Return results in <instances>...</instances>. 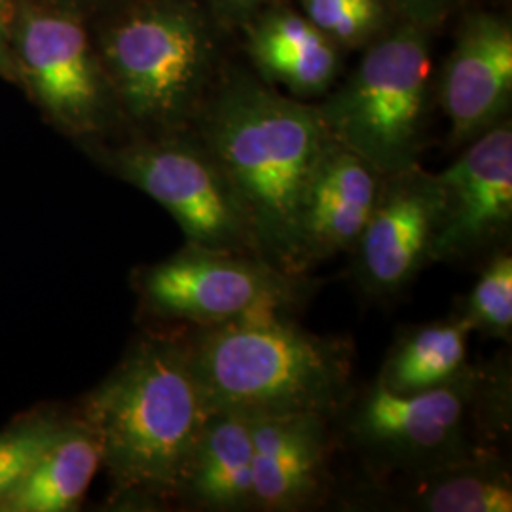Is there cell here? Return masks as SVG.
I'll return each instance as SVG.
<instances>
[{"instance_id":"cell-12","label":"cell","mask_w":512,"mask_h":512,"mask_svg":"<svg viewBox=\"0 0 512 512\" xmlns=\"http://www.w3.org/2000/svg\"><path fill=\"white\" fill-rule=\"evenodd\" d=\"M19 63L33 92L57 122L73 129L95 126L101 80L84 29L61 14H27L18 37Z\"/></svg>"},{"instance_id":"cell-23","label":"cell","mask_w":512,"mask_h":512,"mask_svg":"<svg viewBox=\"0 0 512 512\" xmlns=\"http://www.w3.org/2000/svg\"><path fill=\"white\" fill-rule=\"evenodd\" d=\"M463 0H391L406 23L429 29L448 18Z\"/></svg>"},{"instance_id":"cell-4","label":"cell","mask_w":512,"mask_h":512,"mask_svg":"<svg viewBox=\"0 0 512 512\" xmlns=\"http://www.w3.org/2000/svg\"><path fill=\"white\" fill-rule=\"evenodd\" d=\"M497 382L484 370L463 366L452 380L412 395L372 385L349 408V439L370 465L384 473L412 476L475 459L492 458L486 446L494 414H503Z\"/></svg>"},{"instance_id":"cell-24","label":"cell","mask_w":512,"mask_h":512,"mask_svg":"<svg viewBox=\"0 0 512 512\" xmlns=\"http://www.w3.org/2000/svg\"><path fill=\"white\" fill-rule=\"evenodd\" d=\"M274 0H213L215 8L222 16L230 19L247 18L262 10V6Z\"/></svg>"},{"instance_id":"cell-14","label":"cell","mask_w":512,"mask_h":512,"mask_svg":"<svg viewBox=\"0 0 512 512\" xmlns=\"http://www.w3.org/2000/svg\"><path fill=\"white\" fill-rule=\"evenodd\" d=\"M382 181L384 177L359 156L330 141L304 207L302 234L310 266L355 247Z\"/></svg>"},{"instance_id":"cell-7","label":"cell","mask_w":512,"mask_h":512,"mask_svg":"<svg viewBox=\"0 0 512 512\" xmlns=\"http://www.w3.org/2000/svg\"><path fill=\"white\" fill-rule=\"evenodd\" d=\"M148 308L169 319L209 327L260 311H289L300 279L256 256L190 245L141 275Z\"/></svg>"},{"instance_id":"cell-21","label":"cell","mask_w":512,"mask_h":512,"mask_svg":"<svg viewBox=\"0 0 512 512\" xmlns=\"http://www.w3.org/2000/svg\"><path fill=\"white\" fill-rule=\"evenodd\" d=\"M67 423L54 416H33L0 433V503L59 439Z\"/></svg>"},{"instance_id":"cell-20","label":"cell","mask_w":512,"mask_h":512,"mask_svg":"<svg viewBox=\"0 0 512 512\" xmlns=\"http://www.w3.org/2000/svg\"><path fill=\"white\" fill-rule=\"evenodd\" d=\"M461 317L490 338L509 340L512 332V258L497 253L478 277Z\"/></svg>"},{"instance_id":"cell-18","label":"cell","mask_w":512,"mask_h":512,"mask_svg":"<svg viewBox=\"0 0 512 512\" xmlns=\"http://www.w3.org/2000/svg\"><path fill=\"white\" fill-rule=\"evenodd\" d=\"M404 478L401 505L408 511H512L511 476L497 456Z\"/></svg>"},{"instance_id":"cell-9","label":"cell","mask_w":512,"mask_h":512,"mask_svg":"<svg viewBox=\"0 0 512 512\" xmlns=\"http://www.w3.org/2000/svg\"><path fill=\"white\" fill-rule=\"evenodd\" d=\"M440 220L431 262H454L505 238L512 222V129L499 122L433 175Z\"/></svg>"},{"instance_id":"cell-17","label":"cell","mask_w":512,"mask_h":512,"mask_svg":"<svg viewBox=\"0 0 512 512\" xmlns=\"http://www.w3.org/2000/svg\"><path fill=\"white\" fill-rule=\"evenodd\" d=\"M101 467V448L86 421L67 423L18 486L4 497V512L73 511Z\"/></svg>"},{"instance_id":"cell-5","label":"cell","mask_w":512,"mask_h":512,"mask_svg":"<svg viewBox=\"0 0 512 512\" xmlns=\"http://www.w3.org/2000/svg\"><path fill=\"white\" fill-rule=\"evenodd\" d=\"M425 29L404 23L319 107L330 139L382 177L418 165L431 76Z\"/></svg>"},{"instance_id":"cell-16","label":"cell","mask_w":512,"mask_h":512,"mask_svg":"<svg viewBox=\"0 0 512 512\" xmlns=\"http://www.w3.org/2000/svg\"><path fill=\"white\" fill-rule=\"evenodd\" d=\"M179 497L205 511H255L251 421L209 414L188 459Z\"/></svg>"},{"instance_id":"cell-22","label":"cell","mask_w":512,"mask_h":512,"mask_svg":"<svg viewBox=\"0 0 512 512\" xmlns=\"http://www.w3.org/2000/svg\"><path fill=\"white\" fill-rule=\"evenodd\" d=\"M304 16L334 44L357 46L382 25V0H300Z\"/></svg>"},{"instance_id":"cell-25","label":"cell","mask_w":512,"mask_h":512,"mask_svg":"<svg viewBox=\"0 0 512 512\" xmlns=\"http://www.w3.org/2000/svg\"><path fill=\"white\" fill-rule=\"evenodd\" d=\"M10 67L8 48H6V14H4V0H0V73H6Z\"/></svg>"},{"instance_id":"cell-11","label":"cell","mask_w":512,"mask_h":512,"mask_svg":"<svg viewBox=\"0 0 512 512\" xmlns=\"http://www.w3.org/2000/svg\"><path fill=\"white\" fill-rule=\"evenodd\" d=\"M511 97V25L492 14L471 16L463 23L440 78L450 143L469 145L503 122Z\"/></svg>"},{"instance_id":"cell-2","label":"cell","mask_w":512,"mask_h":512,"mask_svg":"<svg viewBox=\"0 0 512 512\" xmlns=\"http://www.w3.org/2000/svg\"><path fill=\"white\" fill-rule=\"evenodd\" d=\"M186 346L209 414L330 420L353 399L349 344L302 329L285 310L200 327Z\"/></svg>"},{"instance_id":"cell-10","label":"cell","mask_w":512,"mask_h":512,"mask_svg":"<svg viewBox=\"0 0 512 512\" xmlns=\"http://www.w3.org/2000/svg\"><path fill=\"white\" fill-rule=\"evenodd\" d=\"M440 220L435 177L412 167L384 177L378 200L353 251L357 279L366 293L389 296L431 262Z\"/></svg>"},{"instance_id":"cell-1","label":"cell","mask_w":512,"mask_h":512,"mask_svg":"<svg viewBox=\"0 0 512 512\" xmlns=\"http://www.w3.org/2000/svg\"><path fill=\"white\" fill-rule=\"evenodd\" d=\"M200 126L202 147L230 184L260 260L302 279L310 270L304 207L332 141L319 110L238 76L205 103Z\"/></svg>"},{"instance_id":"cell-19","label":"cell","mask_w":512,"mask_h":512,"mask_svg":"<svg viewBox=\"0 0 512 512\" xmlns=\"http://www.w3.org/2000/svg\"><path fill=\"white\" fill-rule=\"evenodd\" d=\"M471 332L461 315L454 321L410 330L387 355L376 382L391 393L412 395L452 380L467 365Z\"/></svg>"},{"instance_id":"cell-13","label":"cell","mask_w":512,"mask_h":512,"mask_svg":"<svg viewBox=\"0 0 512 512\" xmlns=\"http://www.w3.org/2000/svg\"><path fill=\"white\" fill-rule=\"evenodd\" d=\"M251 421L256 511L308 509L329 475V418L289 414Z\"/></svg>"},{"instance_id":"cell-6","label":"cell","mask_w":512,"mask_h":512,"mask_svg":"<svg viewBox=\"0 0 512 512\" xmlns=\"http://www.w3.org/2000/svg\"><path fill=\"white\" fill-rule=\"evenodd\" d=\"M105 54L133 118L175 126L198 109L211 50L202 19L190 8L156 4L131 14L112 29Z\"/></svg>"},{"instance_id":"cell-3","label":"cell","mask_w":512,"mask_h":512,"mask_svg":"<svg viewBox=\"0 0 512 512\" xmlns=\"http://www.w3.org/2000/svg\"><path fill=\"white\" fill-rule=\"evenodd\" d=\"M207 418L186 338L154 336L93 391L82 420L122 494L171 499Z\"/></svg>"},{"instance_id":"cell-15","label":"cell","mask_w":512,"mask_h":512,"mask_svg":"<svg viewBox=\"0 0 512 512\" xmlns=\"http://www.w3.org/2000/svg\"><path fill=\"white\" fill-rule=\"evenodd\" d=\"M247 52L266 84L298 99L329 92L340 67L336 44L289 8H272L251 23Z\"/></svg>"},{"instance_id":"cell-8","label":"cell","mask_w":512,"mask_h":512,"mask_svg":"<svg viewBox=\"0 0 512 512\" xmlns=\"http://www.w3.org/2000/svg\"><path fill=\"white\" fill-rule=\"evenodd\" d=\"M116 169L164 205L190 245L260 258L238 200L205 148L188 143L126 148L116 156Z\"/></svg>"}]
</instances>
